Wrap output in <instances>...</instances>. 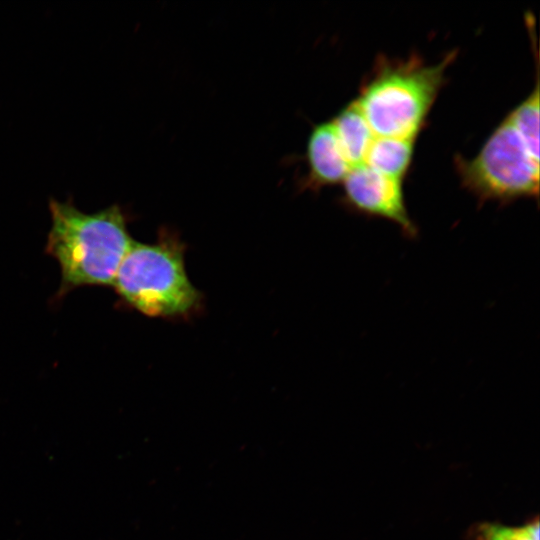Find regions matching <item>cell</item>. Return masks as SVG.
<instances>
[{
    "label": "cell",
    "mask_w": 540,
    "mask_h": 540,
    "mask_svg": "<svg viewBox=\"0 0 540 540\" xmlns=\"http://www.w3.org/2000/svg\"><path fill=\"white\" fill-rule=\"evenodd\" d=\"M51 228L46 252L61 270L58 297L81 286L113 285L118 269L133 241L126 216L114 204L85 213L71 200H50Z\"/></svg>",
    "instance_id": "cell-1"
},
{
    "label": "cell",
    "mask_w": 540,
    "mask_h": 540,
    "mask_svg": "<svg viewBox=\"0 0 540 540\" xmlns=\"http://www.w3.org/2000/svg\"><path fill=\"white\" fill-rule=\"evenodd\" d=\"M455 57L452 51L435 64L379 57L355 99L374 136L415 140Z\"/></svg>",
    "instance_id": "cell-2"
},
{
    "label": "cell",
    "mask_w": 540,
    "mask_h": 540,
    "mask_svg": "<svg viewBox=\"0 0 540 540\" xmlns=\"http://www.w3.org/2000/svg\"><path fill=\"white\" fill-rule=\"evenodd\" d=\"M112 286L124 304L147 316L187 317L201 305L185 271L184 247L166 232L153 244L133 241Z\"/></svg>",
    "instance_id": "cell-3"
},
{
    "label": "cell",
    "mask_w": 540,
    "mask_h": 540,
    "mask_svg": "<svg viewBox=\"0 0 540 540\" xmlns=\"http://www.w3.org/2000/svg\"><path fill=\"white\" fill-rule=\"evenodd\" d=\"M462 185L480 203L508 204L539 196V160L527 149L506 117L471 159L455 158Z\"/></svg>",
    "instance_id": "cell-4"
},
{
    "label": "cell",
    "mask_w": 540,
    "mask_h": 540,
    "mask_svg": "<svg viewBox=\"0 0 540 540\" xmlns=\"http://www.w3.org/2000/svg\"><path fill=\"white\" fill-rule=\"evenodd\" d=\"M342 183V202L349 210L390 220L399 226L405 237H417L418 228L408 213L402 181L361 164L353 167Z\"/></svg>",
    "instance_id": "cell-5"
},
{
    "label": "cell",
    "mask_w": 540,
    "mask_h": 540,
    "mask_svg": "<svg viewBox=\"0 0 540 540\" xmlns=\"http://www.w3.org/2000/svg\"><path fill=\"white\" fill-rule=\"evenodd\" d=\"M308 184L314 188L343 182L352 169L339 144L332 122L316 126L307 145Z\"/></svg>",
    "instance_id": "cell-6"
},
{
    "label": "cell",
    "mask_w": 540,
    "mask_h": 540,
    "mask_svg": "<svg viewBox=\"0 0 540 540\" xmlns=\"http://www.w3.org/2000/svg\"><path fill=\"white\" fill-rule=\"evenodd\" d=\"M331 122L351 167L363 164L375 136L355 100L344 107Z\"/></svg>",
    "instance_id": "cell-7"
},
{
    "label": "cell",
    "mask_w": 540,
    "mask_h": 540,
    "mask_svg": "<svg viewBox=\"0 0 540 540\" xmlns=\"http://www.w3.org/2000/svg\"><path fill=\"white\" fill-rule=\"evenodd\" d=\"M414 143L413 139L374 137L363 164L402 181L412 162Z\"/></svg>",
    "instance_id": "cell-8"
},
{
    "label": "cell",
    "mask_w": 540,
    "mask_h": 540,
    "mask_svg": "<svg viewBox=\"0 0 540 540\" xmlns=\"http://www.w3.org/2000/svg\"><path fill=\"white\" fill-rule=\"evenodd\" d=\"M539 97L537 73L533 91L507 115L530 154L537 160H539Z\"/></svg>",
    "instance_id": "cell-9"
},
{
    "label": "cell",
    "mask_w": 540,
    "mask_h": 540,
    "mask_svg": "<svg viewBox=\"0 0 540 540\" xmlns=\"http://www.w3.org/2000/svg\"><path fill=\"white\" fill-rule=\"evenodd\" d=\"M539 520L518 527L485 523L477 528L478 540H539Z\"/></svg>",
    "instance_id": "cell-10"
}]
</instances>
